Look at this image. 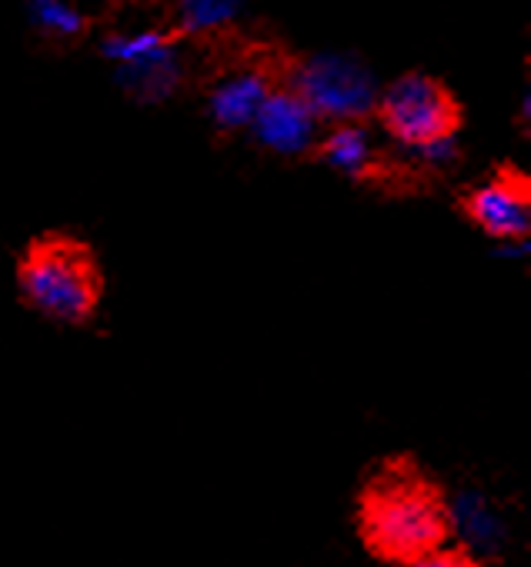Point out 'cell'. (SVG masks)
<instances>
[{"mask_svg": "<svg viewBox=\"0 0 531 567\" xmlns=\"http://www.w3.org/2000/svg\"><path fill=\"white\" fill-rule=\"evenodd\" d=\"M371 121L401 147L435 154L464 131V104L438 74L408 71L378 91Z\"/></svg>", "mask_w": 531, "mask_h": 567, "instance_id": "3", "label": "cell"}, {"mask_svg": "<svg viewBox=\"0 0 531 567\" xmlns=\"http://www.w3.org/2000/svg\"><path fill=\"white\" fill-rule=\"evenodd\" d=\"M14 280L24 308L68 328L91 324L108 295V274L91 240L58 227L24 244Z\"/></svg>", "mask_w": 531, "mask_h": 567, "instance_id": "2", "label": "cell"}, {"mask_svg": "<svg viewBox=\"0 0 531 567\" xmlns=\"http://www.w3.org/2000/svg\"><path fill=\"white\" fill-rule=\"evenodd\" d=\"M251 127L264 147L302 157V161L318 144V137L325 134V127L315 121V114L285 87H275L268 94V101H264L261 111L254 114Z\"/></svg>", "mask_w": 531, "mask_h": 567, "instance_id": "8", "label": "cell"}, {"mask_svg": "<svg viewBox=\"0 0 531 567\" xmlns=\"http://www.w3.org/2000/svg\"><path fill=\"white\" fill-rule=\"evenodd\" d=\"M34 24L41 34L54 38V41H78L88 34L91 21L84 14H78L68 4H34Z\"/></svg>", "mask_w": 531, "mask_h": 567, "instance_id": "9", "label": "cell"}, {"mask_svg": "<svg viewBox=\"0 0 531 567\" xmlns=\"http://www.w3.org/2000/svg\"><path fill=\"white\" fill-rule=\"evenodd\" d=\"M455 210L491 240L524 244L531 237V174L501 161L481 184L458 194Z\"/></svg>", "mask_w": 531, "mask_h": 567, "instance_id": "5", "label": "cell"}, {"mask_svg": "<svg viewBox=\"0 0 531 567\" xmlns=\"http://www.w3.org/2000/svg\"><path fill=\"white\" fill-rule=\"evenodd\" d=\"M282 64L285 51L261 48L254 58H247V64L237 74L224 78L211 91V117L221 134H237L251 127L254 114L268 101V94L282 87Z\"/></svg>", "mask_w": 531, "mask_h": 567, "instance_id": "7", "label": "cell"}, {"mask_svg": "<svg viewBox=\"0 0 531 567\" xmlns=\"http://www.w3.org/2000/svg\"><path fill=\"white\" fill-rule=\"evenodd\" d=\"M305 161H325L335 171L348 174L358 184H375L381 190L391 187H415L408 181V167H401V161L388 157L385 151L371 147L368 141V127L365 124H335L325 127V134L318 137V144L305 154Z\"/></svg>", "mask_w": 531, "mask_h": 567, "instance_id": "6", "label": "cell"}, {"mask_svg": "<svg viewBox=\"0 0 531 567\" xmlns=\"http://www.w3.org/2000/svg\"><path fill=\"white\" fill-rule=\"evenodd\" d=\"M282 87L292 91L321 127L335 124H365L375 107V81L361 61L341 54H312L298 58L285 51Z\"/></svg>", "mask_w": 531, "mask_h": 567, "instance_id": "4", "label": "cell"}, {"mask_svg": "<svg viewBox=\"0 0 531 567\" xmlns=\"http://www.w3.org/2000/svg\"><path fill=\"white\" fill-rule=\"evenodd\" d=\"M355 527L371 557L411 567L448 547L455 511L445 484L415 454H388L371 464L355 494Z\"/></svg>", "mask_w": 531, "mask_h": 567, "instance_id": "1", "label": "cell"}, {"mask_svg": "<svg viewBox=\"0 0 531 567\" xmlns=\"http://www.w3.org/2000/svg\"><path fill=\"white\" fill-rule=\"evenodd\" d=\"M411 567H481V560H478L464 544H458V547H441V550L421 557V560L411 564Z\"/></svg>", "mask_w": 531, "mask_h": 567, "instance_id": "10", "label": "cell"}]
</instances>
